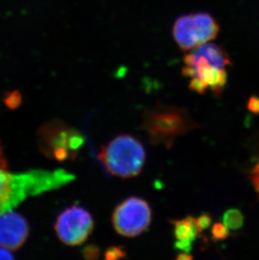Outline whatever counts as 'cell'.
I'll list each match as a JSON object with an SVG mask.
<instances>
[{
    "mask_svg": "<svg viewBox=\"0 0 259 260\" xmlns=\"http://www.w3.org/2000/svg\"><path fill=\"white\" fill-rule=\"evenodd\" d=\"M9 181L10 173L7 172V165L0 147V205L4 202L7 196Z\"/></svg>",
    "mask_w": 259,
    "mask_h": 260,
    "instance_id": "12",
    "label": "cell"
},
{
    "mask_svg": "<svg viewBox=\"0 0 259 260\" xmlns=\"http://www.w3.org/2000/svg\"><path fill=\"white\" fill-rule=\"evenodd\" d=\"M251 181L258 194L259 200V172L251 173Z\"/></svg>",
    "mask_w": 259,
    "mask_h": 260,
    "instance_id": "20",
    "label": "cell"
},
{
    "mask_svg": "<svg viewBox=\"0 0 259 260\" xmlns=\"http://www.w3.org/2000/svg\"><path fill=\"white\" fill-rule=\"evenodd\" d=\"M196 222H197L199 230L201 233H202L205 230H207L211 226L212 217H211L210 214L204 213L196 219Z\"/></svg>",
    "mask_w": 259,
    "mask_h": 260,
    "instance_id": "16",
    "label": "cell"
},
{
    "mask_svg": "<svg viewBox=\"0 0 259 260\" xmlns=\"http://www.w3.org/2000/svg\"><path fill=\"white\" fill-rule=\"evenodd\" d=\"M15 258L12 255V253H10L8 248L1 247L0 248V259H13Z\"/></svg>",
    "mask_w": 259,
    "mask_h": 260,
    "instance_id": "21",
    "label": "cell"
},
{
    "mask_svg": "<svg viewBox=\"0 0 259 260\" xmlns=\"http://www.w3.org/2000/svg\"><path fill=\"white\" fill-rule=\"evenodd\" d=\"M188 52L183 57V76L198 80L216 96L221 94L228 84L225 69L232 64L228 52L210 42Z\"/></svg>",
    "mask_w": 259,
    "mask_h": 260,
    "instance_id": "1",
    "label": "cell"
},
{
    "mask_svg": "<svg viewBox=\"0 0 259 260\" xmlns=\"http://www.w3.org/2000/svg\"><path fill=\"white\" fill-rule=\"evenodd\" d=\"M174 247L178 250H181L183 253H189L192 250V242L187 240H177Z\"/></svg>",
    "mask_w": 259,
    "mask_h": 260,
    "instance_id": "18",
    "label": "cell"
},
{
    "mask_svg": "<svg viewBox=\"0 0 259 260\" xmlns=\"http://www.w3.org/2000/svg\"><path fill=\"white\" fill-rule=\"evenodd\" d=\"M152 221V209L147 201L130 197L115 207L112 223L120 235L134 238L144 233Z\"/></svg>",
    "mask_w": 259,
    "mask_h": 260,
    "instance_id": "7",
    "label": "cell"
},
{
    "mask_svg": "<svg viewBox=\"0 0 259 260\" xmlns=\"http://www.w3.org/2000/svg\"><path fill=\"white\" fill-rule=\"evenodd\" d=\"M256 172H259V162H257V165L255 166L253 169H252V171H251V173H256Z\"/></svg>",
    "mask_w": 259,
    "mask_h": 260,
    "instance_id": "23",
    "label": "cell"
},
{
    "mask_svg": "<svg viewBox=\"0 0 259 260\" xmlns=\"http://www.w3.org/2000/svg\"><path fill=\"white\" fill-rule=\"evenodd\" d=\"M94 221L86 209L73 206L65 209L56 219L55 230L59 239L66 245L78 246L93 233Z\"/></svg>",
    "mask_w": 259,
    "mask_h": 260,
    "instance_id": "8",
    "label": "cell"
},
{
    "mask_svg": "<svg viewBox=\"0 0 259 260\" xmlns=\"http://www.w3.org/2000/svg\"><path fill=\"white\" fill-rule=\"evenodd\" d=\"M20 101H21V99H20V94L18 93H10L6 99V104L10 108H15L16 106L20 105Z\"/></svg>",
    "mask_w": 259,
    "mask_h": 260,
    "instance_id": "19",
    "label": "cell"
},
{
    "mask_svg": "<svg viewBox=\"0 0 259 260\" xmlns=\"http://www.w3.org/2000/svg\"><path fill=\"white\" fill-rule=\"evenodd\" d=\"M223 223L232 230L242 229L244 224V216L238 209H229L223 215Z\"/></svg>",
    "mask_w": 259,
    "mask_h": 260,
    "instance_id": "11",
    "label": "cell"
},
{
    "mask_svg": "<svg viewBox=\"0 0 259 260\" xmlns=\"http://www.w3.org/2000/svg\"><path fill=\"white\" fill-rule=\"evenodd\" d=\"M29 235V225L24 216L12 211L0 212V247L15 250Z\"/></svg>",
    "mask_w": 259,
    "mask_h": 260,
    "instance_id": "9",
    "label": "cell"
},
{
    "mask_svg": "<svg viewBox=\"0 0 259 260\" xmlns=\"http://www.w3.org/2000/svg\"><path fill=\"white\" fill-rule=\"evenodd\" d=\"M230 229L224 223L217 222L213 225L211 229V236L214 241L225 240L230 236Z\"/></svg>",
    "mask_w": 259,
    "mask_h": 260,
    "instance_id": "13",
    "label": "cell"
},
{
    "mask_svg": "<svg viewBox=\"0 0 259 260\" xmlns=\"http://www.w3.org/2000/svg\"><path fill=\"white\" fill-rule=\"evenodd\" d=\"M83 258L88 260L98 259L101 256V249L98 246L94 244H90V245L86 246L82 251Z\"/></svg>",
    "mask_w": 259,
    "mask_h": 260,
    "instance_id": "15",
    "label": "cell"
},
{
    "mask_svg": "<svg viewBox=\"0 0 259 260\" xmlns=\"http://www.w3.org/2000/svg\"><path fill=\"white\" fill-rule=\"evenodd\" d=\"M220 26L208 13H195L183 15L175 21L173 36L183 51H190L211 42L217 37Z\"/></svg>",
    "mask_w": 259,
    "mask_h": 260,
    "instance_id": "6",
    "label": "cell"
},
{
    "mask_svg": "<svg viewBox=\"0 0 259 260\" xmlns=\"http://www.w3.org/2000/svg\"><path fill=\"white\" fill-rule=\"evenodd\" d=\"M142 127L149 143L170 149L177 138L198 127L187 109L178 106H156L144 111Z\"/></svg>",
    "mask_w": 259,
    "mask_h": 260,
    "instance_id": "2",
    "label": "cell"
},
{
    "mask_svg": "<svg viewBox=\"0 0 259 260\" xmlns=\"http://www.w3.org/2000/svg\"><path fill=\"white\" fill-rule=\"evenodd\" d=\"M247 110L254 115H259V97L252 95L248 99L247 104Z\"/></svg>",
    "mask_w": 259,
    "mask_h": 260,
    "instance_id": "17",
    "label": "cell"
},
{
    "mask_svg": "<svg viewBox=\"0 0 259 260\" xmlns=\"http://www.w3.org/2000/svg\"><path fill=\"white\" fill-rule=\"evenodd\" d=\"M176 259L178 260H190L193 259V256L187 253H181L177 256Z\"/></svg>",
    "mask_w": 259,
    "mask_h": 260,
    "instance_id": "22",
    "label": "cell"
},
{
    "mask_svg": "<svg viewBox=\"0 0 259 260\" xmlns=\"http://www.w3.org/2000/svg\"><path fill=\"white\" fill-rule=\"evenodd\" d=\"M74 179L75 175L64 170H32L10 174L7 196L0 205V212L13 211L28 197L58 189Z\"/></svg>",
    "mask_w": 259,
    "mask_h": 260,
    "instance_id": "3",
    "label": "cell"
},
{
    "mask_svg": "<svg viewBox=\"0 0 259 260\" xmlns=\"http://www.w3.org/2000/svg\"><path fill=\"white\" fill-rule=\"evenodd\" d=\"M105 259L114 260L119 259V258H125L126 257V252L125 248L122 246H114L108 248L105 251Z\"/></svg>",
    "mask_w": 259,
    "mask_h": 260,
    "instance_id": "14",
    "label": "cell"
},
{
    "mask_svg": "<svg viewBox=\"0 0 259 260\" xmlns=\"http://www.w3.org/2000/svg\"><path fill=\"white\" fill-rule=\"evenodd\" d=\"M84 137L61 120H53L40 131V146L46 156L63 162L76 159L84 144Z\"/></svg>",
    "mask_w": 259,
    "mask_h": 260,
    "instance_id": "5",
    "label": "cell"
},
{
    "mask_svg": "<svg viewBox=\"0 0 259 260\" xmlns=\"http://www.w3.org/2000/svg\"><path fill=\"white\" fill-rule=\"evenodd\" d=\"M99 157L110 174L127 179L142 172L146 151L138 139L124 134L117 136L102 147Z\"/></svg>",
    "mask_w": 259,
    "mask_h": 260,
    "instance_id": "4",
    "label": "cell"
},
{
    "mask_svg": "<svg viewBox=\"0 0 259 260\" xmlns=\"http://www.w3.org/2000/svg\"><path fill=\"white\" fill-rule=\"evenodd\" d=\"M174 225V236L176 240L190 241L193 243L198 238L201 232L199 230L196 219L193 216H187L179 221H172Z\"/></svg>",
    "mask_w": 259,
    "mask_h": 260,
    "instance_id": "10",
    "label": "cell"
}]
</instances>
